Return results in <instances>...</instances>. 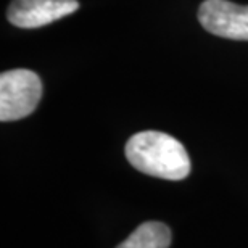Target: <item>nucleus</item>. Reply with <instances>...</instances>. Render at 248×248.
Masks as SVG:
<instances>
[{
	"mask_svg": "<svg viewBox=\"0 0 248 248\" xmlns=\"http://www.w3.org/2000/svg\"><path fill=\"white\" fill-rule=\"evenodd\" d=\"M126 158L137 171L166 181H182L190 174V158L184 145L170 134L142 131L126 143Z\"/></svg>",
	"mask_w": 248,
	"mask_h": 248,
	"instance_id": "f257e3e1",
	"label": "nucleus"
},
{
	"mask_svg": "<svg viewBox=\"0 0 248 248\" xmlns=\"http://www.w3.org/2000/svg\"><path fill=\"white\" fill-rule=\"evenodd\" d=\"M42 97V81L29 69H12L0 76V120L18 121L36 110Z\"/></svg>",
	"mask_w": 248,
	"mask_h": 248,
	"instance_id": "f03ea898",
	"label": "nucleus"
},
{
	"mask_svg": "<svg viewBox=\"0 0 248 248\" xmlns=\"http://www.w3.org/2000/svg\"><path fill=\"white\" fill-rule=\"evenodd\" d=\"M200 24L215 36L248 41V5H237L229 0H205L198 10Z\"/></svg>",
	"mask_w": 248,
	"mask_h": 248,
	"instance_id": "7ed1b4c3",
	"label": "nucleus"
},
{
	"mask_svg": "<svg viewBox=\"0 0 248 248\" xmlns=\"http://www.w3.org/2000/svg\"><path fill=\"white\" fill-rule=\"evenodd\" d=\"M78 8V0H13L7 18L16 28L34 29L68 16Z\"/></svg>",
	"mask_w": 248,
	"mask_h": 248,
	"instance_id": "20e7f679",
	"label": "nucleus"
},
{
	"mask_svg": "<svg viewBox=\"0 0 248 248\" xmlns=\"http://www.w3.org/2000/svg\"><path fill=\"white\" fill-rule=\"evenodd\" d=\"M171 229L163 222H142L126 240L116 248H170Z\"/></svg>",
	"mask_w": 248,
	"mask_h": 248,
	"instance_id": "39448f33",
	"label": "nucleus"
}]
</instances>
